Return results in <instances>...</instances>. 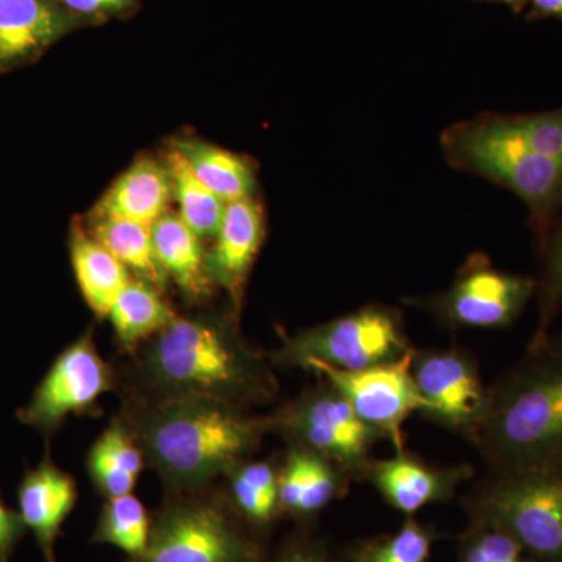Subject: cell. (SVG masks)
<instances>
[{"label":"cell","mask_w":562,"mask_h":562,"mask_svg":"<svg viewBox=\"0 0 562 562\" xmlns=\"http://www.w3.org/2000/svg\"><path fill=\"white\" fill-rule=\"evenodd\" d=\"M144 460L166 487L179 494L201 490L233 471L271 430L269 419L206 397L157 398L125 420Z\"/></svg>","instance_id":"obj_1"},{"label":"cell","mask_w":562,"mask_h":562,"mask_svg":"<svg viewBox=\"0 0 562 562\" xmlns=\"http://www.w3.org/2000/svg\"><path fill=\"white\" fill-rule=\"evenodd\" d=\"M139 375L157 398L206 397L243 408L277 392L260 351L217 314L177 316L140 350Z\"/></svg>","instance_id":"obj_2"},{"label":"cell","mask_w":562,"mask_h":562,"mask_svg":"<svg viewBox=\"0 0 562 562\" xmlns=\"http://www.w3.org/2000/svg\"><path fill=\"white\" fill-rule=\"evenodd\" d=\"M475 442L495 471L562 462V339L532 344L490 387Z\"/></svg>","instance_id":"obj_3"},{"label":"cell","mask_w":562,"mask_h":562,"mask_svg":"<svg viewBox=\"0 0 562 562\" xmlns=\"http://www.w3.org/2000/svg\"><path fill=\"white\" fill-rule=\"evenodd\" d=\"M443 150L460 166L516 192L539 227H546L562 203V165L542 157L525 143L512 117L461 124L446 133Z\"/></svg>","instance_id":"obj_4"},{"label":"cell","mask_w":562,"mask_h":562,"mask_svg":"<svg viewBox=\"0 0 562 562\" xmlns=\"http://www.w3.org/2000/svg\"><path fill=\"white\" fill-rule=\"evenodd\" d=\"M473 508L536 560L562 562V462L495 471Z\"/></svg>","instance_id":"obj_5"},{"label":"cell","mask_w":562,"mask_h":562,"mask_svg":"<svg viewBox=\"0 0 562 562\" xmlns=\"http://www.w3.org/2000/svg\"><path fill=\"white\" fill-rule=\"evenodd\" d=\"M412 350L401 317L371 306L284 339L273 361L303 369L322 362L341 371H361L401 360Z\"/></svg>","instance_id":"obj_6"},{"label":"cell","mask_w":562,"mask_h":562,"mask_svg":"<svg viewBox=\"0 0 562 562\" xmlns=\"http://www.w3.org/2000/svg\"><path fill=\"white\" fill-rule=\"evenodd\" d=\"M260 547L224 503L187 497L151 519L146 550L132 562H258Z\"/></svg>","instance_id":"obj_7"},{"label":"cell","mask_w":562,"mask_h":562,"mask_svg":"<svg viewBox=\"0 0 562 562\" xmlns=\"http://www.w3.org/2000/svg\"><path fill=\"white\" fill-rule=\"evenodd\" d=\"M294 446L321 454L344 472L361 473L373 443L383 439L330 384L308 392L269 419Z\"/></svg>","instance_id":"obj_8"},{"label":"cell","mask_w":562,"mask_h":562,"mask_svg":"<svg viewBox=\"0 0 562 562\" xmlns=\"http://www.w3.org/2000/svg\"><path fill=\"white\" fill-rule=\"evenodd\" d=\"M413 353L414 350L401 360L361 371H341L322 362H312L305 369L321 373L364 424L403 452L402 427L406 417L425 412V403L413 382Z\"/></svg>","instance_id":"obj_9"},{"label":"cell","mask_w":562,"mask_h":562,"mask_svg":"<svg viewBox=\"0 0 562 562\" xmlns=\"http://www.w3.org/2000/svg\"><path fill=\"white\" fill-rule=\"evenodd\" d=\"M413 382L425 403L424 416L476 438L490 405L475 362L461 350L414 351Z\"/></svg>","instance_id":"obj_10"},{"label":"cell","mask_w":562,"mask_h":562,"mask_svg":"<svg viewBox=\"0 0 562 562\" xmlns=\"http://www.w3.org/2000/svg\"><path fill=\"white\" fill-rule=\"evenodd\" d=\"M535 291L536 281L528 277L475 262L432 301V310L454 327L502 328L517 319Z\"/></svg>","instance_id":"obj_11"},{"label":"cell","mask_w":562,"mask_h":562,"mask_svg":"<svg viewBox=\"0 0 562 562\" xmlns=\"http://www.w3.org/2000/svg\"><path fill=\"white\" fill-rule=\"evenodd\" d=\"M111 387L113 373L95 349L91 333H87L52 366L25 409V419L49 430L70 414L90 412Z\"/></svg>","instance_id":"obj_12"},{"label":"cell","mask_w":562,"mask_h":562,"mask_svg":"<svg viewBox=\"0 0 562 562\" xmlns=\"http://www.w3.org/2000/svg\"><path fill=\"white\" fill-rule=\"evenodd\" d=\"M85 25L60 0H0V74L38 60Z\"/></svg>","instance_id":"obj_13"},{"label":"cell","mask_w":562,"mask_h":562,"mask_svg":"<svg viewBox=\"0 0 562 562\" xmlns=\"http://www.w3.org/2000/svg\"><path fill=\"white\" fill-rule=\"evenodd\" d=\"M265 239V214L254 198L227 203L206 268L214 286L228 292L236 308L243 301L251 265Z\"/></svg>","instance_id":"obj_14"},{"label":"cell","mask_w":562,"mask_h":562,"mask_svg":"<svg viewBox=\"0 0 562 562\" xmlns=\"http://www.w3.org/2000/svg\"><path fill=\"white\" fill-rule=\"evenodd\" d=\"M360 475H364L395 509L414 514L430 503L452 497L458 484L472 472L468 468H432L398 452L387 460L369 461Z\"/></svg>","instance_id":"obj_15"},{"label":"cell","mask_w":562,"mask_h":562,"mask_svg":"<svg viewBox=\"0 0 562 562\" xmlns=\"http://www.w3.org/2000/svg\"><path fill=\"white\" fill-rule=\"evenodd\" d=\"M172 181L166 161L139 158L111 184L91 210L92 217H113L151 227L169 213Z\"/></svg>","instance_id":"obj_16"},{"label":"cell","mask_w":562,"mask_h":562,"mask_svg":"<svg viewBox=\"0 0 562 562\" xmlns=\"http://www.w3.org/2000/svg\"><path fill=\"white\" fill-rule=\"evenodd\" d=\"M76 503V482L55 465H41L22 483L21 519L36 536L47 562H55V541Z\"/></svg>","instance_id":"obj_17"},{"label":"cell","mask_w":562,"mask_h":562,"mask_svg":"<svg viewBox=\"0 0 562 562\" xmlns=\"http://www.w3.org/2000/svg\"><path fill=\"white\" fill-rule=\"evenodd\" d=\"M346 473L321 454L292 447L279 471L281 512L297 517L322 512L346 487Z\"/></svg>","instance_id":"obj_18"},{"label":"cell","mask_w":562,"mask_h":562,"mask_svg":"<svg viewBox=\"0 0 562 562\" xmlns=\"http://www.w3.org/2000/svg\"><path fill=\"white\" fill-rule=\"evenodd\" d=\"M154 249L168 279L192 301L206 297L214 286L206 268L202 238L177 213H166L151 225Z\"/></svg>","instance_id":"obj_19"},{"label":"cell","mask_w":562,"mask_h":562,"mask_svg":"<svg viewBox=\"0 0 562 562\" xmlns=\"http://www.w3.org/2000/svg\"><path fill=\"white\" fill-rule=\"evenodd\" d=\"M69 251L85 302L95 316L105 319L117 295L132 280L131 271L79 224L70 232Z\"/></svg>","instance_id":"obj_20"},{"label":"cell","mask_w":562,"mask_h":562,"mask_svg":"<svg viewBox=\"0 0 562 562\" xmlns=\"http://www.w3.org/2000/svg\"><path fill=\"white\" fill-rule=\"evenodd\" d=\"M139 443L125 422H114L99 436L88 457L92 483L106 498L132 494L144 468Z\"/></svg>","instance_id":"obj_21"},{"label":"cell","mask_w":562,"mask_h":562,"mask_svg":"<svg viewBox=\"0 0 562 562\" xmlns=\"http://www.w3.org/2000/svg\"><path fill=\"white\" fill-rule=\"evenodd\" d=\"M192 172L209 187L222 202L231 203L254 198L257 180L249 162L227 149L214 146L199 138L183 136L173 139Z\"/></svg>","instance_id":"obj_22"},{"label":"cell","mask_w":562,"mask_h":562,"mask_svg":"<svg viewBox=\"0 0 562 562\" xmlns=\"http://www.w3.org/2000/svg\"><path fill=\"white\" fill-rule=\"evenodd\" d=\"M177 314L161 297L160 290L140 279H132L111 306L109 319L117 341L127 350L149 341L168 327Z\"/></svg>","instance_id":"obj_23"},{"label":"cell","mask_w":562,"mask_h":562,"mask_svg":"<svg viewBox=\"0 0 562 562\" xmlns=\"http://www.w3.org/2000/svg\"><path fill=\"white\" fill-rule=\"evenodd\" d=\"M87 231L138 279L154 284L158 290L166 286L168 276L155 254L151 227L113 217L88 216Z\"/></svg>","instance_id":"obj_24"},{"label":"cell","mask_w":562,"mask_h":562,"mask_svg":"<svg viewBox=\"0 0 562 562\" xmlns=\"http://www.w3.org/2000/svg\"><path fill=\"white\" fill-rule=\"evenodd\" d=\"M165 161L171 176L173 201L179 205L177 214L202 239L214 238L227 203L222 202L199 180L183 155L172 144L166 150Z\"/></svg>","instance_id":"obj_25"},{"label":"cell","mask_w":562,"mask_h":562,"mask_svg":"<svg viewBox=\"0 0 562 562\" xmlns=\"http://www.w3.org/2000/svg\"><path fill=\"white\" fill-rule=\"evenodd\" d=\"M228 476L236 513L258 527L271 524L281 512L279 471L269 462L243 461Z\"/></svg>","instance_id":"obj_26"},{"label":"cell","mask_w":562,"mask_h":562,"mask_svg":"<svg viewBox=\"0 0 562 562\" xmlns=\"http://www.w3.org/2000/svg\"><path fill=\"white\" fill-rule=\"evenodd\" d=\"M151 530V517L135 495L106 498L92 542L106 543L127 553L131 560L146 550Z\"/></svg>","instance_id":"obj_27"},{"label":"cell","mask_w":562,"mask_h":562,"mask_svg":"<svg viewBox=\"0 0 562 562\" xmlns=\"http://www.w3.org/2000/svg\"><path fill=\"white\" fill-rule=\"evenodd\" d=\"M432 535L427 528L409 520L401 531L362 547L358 562H428Z\"/></svg>","instance_id":"obj_28"},{"label":"cell","mask_w":562,"mask_h":562,"mask_svg":"<svg viewBox=\"0 0 562 562\" xmlns=\"http://www.w3.org/2000/svg\"><path fill=\"white\" fill-rule=\"evenodd\" d=\"M539 301H541V317L530 346L549 338L550 324L562 306V228L550 244L546 269L539 284Z\"/></svg>","instance_id":"obj_29"},{"label":"cell","mask_w":562,"mask_h":562,"mask_svg":"<svg viewBox=\"0 0 562 562\" xmlns=\"http://www.w3.org/2000/svg\"><path fill=\"white\" fill-rule=\"evenodd\" d=\"M512 121L532 150L562 165V110L514 116Z\"/></svg>","instance_id":"obj_30"},{"label":"cell","mask_w":562,"mask_h":562,"mask_svg":"<svg viewBox=\"0 0 562 562\" xmlns=\"http://www.w3.org/2000/svg\"><path fill=\"white\" fill-rule=\"evenodd\" d=\"M524 553L520 543L508 532L482 525L480 531L465 546L462 562H527Z\"/></svg>","instance_id":"obj_31"},{"label":"cell","mask_w":562,"mask_h":562,"mask_svg":"<svg viewBox=\"0 0 562 562\" xmlns=\"http://www.w3.org/2000/svg\"><path fill=\"white\" fill-rule=\"evenodd\" d=\"M70 13L90 24H99L109 18L125 16L136 9V0H60Z\"/></svg>","instance_id":"obj_32"},{"label":"cell","mask_w":562,"mask_h":562,"mask_svg":"<svg viewBox=\"0 0 562 562\" xmlns=\"http://www.w3.org/2000/svg\"><path fill=\"white\" fill-rule=\"evenodd\" d=\"M22 527H25L21 517L14 516L0 503V558L9 554L11 547L20 538Z\"/></svg>","instance_id":"obj_33"},{"label":"cell","mask_w":562,"mask_h":562,"mask_svg":"<svg viewBox=\"0 0 562 562\" xmlns=\"http://www.w3.org/2000/svg\"><path fill=\"white\" fill-rule=\"evenodd\" d=\"M277 562H330L321 550L312 546H295L286 550Z\"/></svg>","instance_id":"obj_34"},{"label":"cell","mask_w":562,"mask_h":562,"mask_svg":"<svg viewBox=\"0 0 562 562\" xmlns=\"http://www.w3.org/2000/svg\"><path fill=\"white\" fill-rule=\"evenodd\" d=\"M530 18H558L562 20V0H530Z\"/></svg>","instance_id":"obj_35"},{"label":"cell","mask_w":562,"mask_h":562,"mask_svg":"<svg viewBox=\"0 0 562 562\" xmlns=\"http://www.w3.org/2000/svg\"><path fill=\"white\" fill-rule=\"evenodd\" d=\"M483 2L505 3V5L512 7L516 13H519V11H522L528 5L530 0H483Z\"/></svg>","instance_id":"obj_36"}]
</instances>
